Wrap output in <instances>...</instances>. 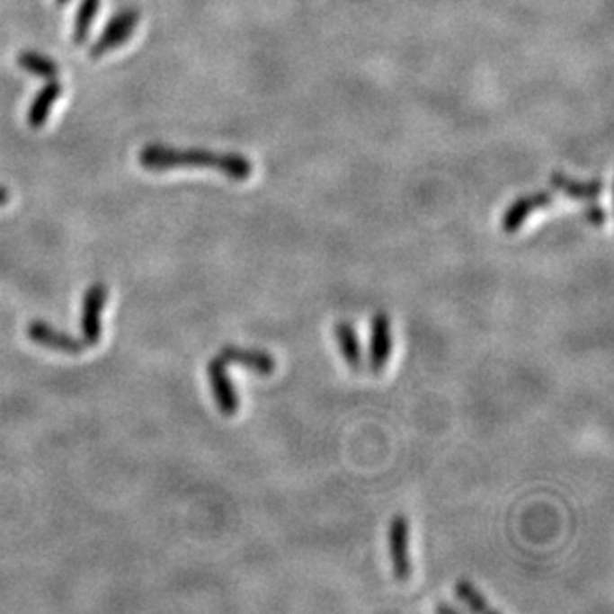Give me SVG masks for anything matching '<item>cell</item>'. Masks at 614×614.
Segmentation results:
<instances>
[{"instance_id": "obj_1", "label": "cell", "mask_w": 614, "mask_h": 614, "mask_svg": "<svg viewBox=\"0 0 614 614\" xmlns=\"http://www.w3.org/2000/svg\"><path fill=\"white\" fill-rule=\"evenodd\" d=\"M139 164L149 172H167L175 167H209L235 182H245L253 175V164L239 154H217L209 149H177L151 144L141 149Z\"/></svg>"}, {"instance_id": "obj_2", "label": "cell", "mask_w": 614, "mask_h": 614, "mask_svg": "<svg viewBox=\"0 0 614 614\" xmlns=\"http://www.w3.org/2000/svg\"><path fill=\"white\" fill-rule=\"evenodd\" d=\"M139 16L141 14L139 11H136V8H126V11H121L113 16L108 22V26L103 28L102 34L98 36V40L90 46L92 58H100V56L116 50L120 49V46H124L129 40V36L134 34L136 26L139 22Z\"/></svg>"}, {"instance_id": "obj_3", "label": "cell", "mask_w": 614, "mask_h": 614, "mask_svg": "<svg viewBox=\"0 0 614 614\" xmlns=\"http://www.w3.org/2000/svg\"><path fill=\"white\" fill-rule=\"evenodd\" d=\"M388 547L394 574L398 581H410L412 559H410V523L404 515H396L388 529Z\"/></svg>"}, {"instance_id": "obj_4", "label": "cell", "mask_w": 614, "mask_h": 614, "mask_svg": "<svg viewBox=\"0 0 614 614\" xmlns=\"http://www.w3.org/2000/svg\"><path fill=\"white\" fill-rule=\"evenodd\" d=\"M207 376H209V384L213 390V398L219 405V410L223 415H235L239 412V396L235 390V384L231 382V378L227 376L225 362L219 356H215L213 360L207 366Z\"/></svg>"}, {"instance_id": "obj_5", "label": "cell", "mask_w": 614, "mask_h": 614, "mask_svg": "<svg viewBox=\"0 0 614 614\" xmlns=\"http://www.w3.org/2000/svg\"><path fill=\"white\" fill-rule=\"evenodd\" d=\"M555 203V195L553 191H537V193H529L519 197L512 205H509V209L505 211L503 219H502V229L505 233H515L523 227V223L529 219V215L533 211H539L545 209V207H549Z\"/></svg>"}, {"instance_id": "obj_6", "label": "cell", "mask_w": 614, "mask_h": 614, "mask_svg": "<svg viewBox=\"0 0 614 614\" xmlns=\"http://www.w3.org/2000/svg\"><path fill=\"white\" fill-rule=\"evenodd\" d=\"M108 300V287L102 285H93L86 290V297H84V313H82V333H84V343L86 346H93L98 344L100 340V333H102V326H100V313L103 305H106Z\"/></svg>"}, {"instance_id": "obj_7", "label": "cell", "mask_w": 614, "mask_h": 614, "mask_svg": "<svg viewBox=\"0 0 614 614\" xmlns=\"http://www.w3.org/2000/svg\"><path fill=\"white\" fill-rule=\"evenodd\" d=\"M392 354L390 320L386 315H376L370 326V370L382 372Z\"/></svg>"}, {"instance_id": "obj_8", "label": "cell", "mask_w": 614, "mask_h": 614, "mask_svg": "<svg viewBox=\"0 0 614 614\" xmlns=\"http://www.w3.org/2000/svg\"><path fill=\"white\" fill-rule=\"evenodd\" d=\"M28 336L34 343L42 344L46 348H52V351L66 352V354H80L82 351H86V343L84 340H76L64 333H56L54 328H50L46 323H32L28 326Z\"/></svg>"}, {"instance_id": "obj_9", "label": "cell", "mask_w": 614, "mask_h": 614, "mask_svg": "<svg viewBox=\"0 0 614 614\" xmlns=\"http://www.w3.org/2000/svg\"><path fill=\"white\" fill-rule=\"evenodd\" d=\"M219 358L225 364H239L259 374H272L277 368V360L269 352L245 351L239 346H223Z\"/></svg>"}, {"instance_id": "obj_10", "label": "cell", "mask_w": 614, "mask_h": 614, "mask_svg": "<svg viewBox=\"0 0 614 614\" xmlns=\"http://www.w3.org/2000/svg\"><path fill=\"white\" fill-rule=\"evenodd\" d=\"M62 96V84L58 80H50L46 86L36 93V98L32 100V106L28 110V124L34 129L44 128L46 120L50 116V110L54 106V102Z\"/></svg>"}, {"instance_id": "obj_11", "label": "cell", "mask_w": 614, "mask_h": 614, "mask_svg": "<svg viewBox=\"0 0 614 614\" xmlns=\"http://www.w3.org/2000/svg\"><path fill=\"white\" fill-rule=\"evenodd\" d=\"M551 185L553 189H559L565 195L573 197V200H597V197L602 193V183L597 182H579V179H573L569 175H565L561 172H555L551 175Z\"/></svg>"}, {"instance_id": "obj_12", "label": "cell", "mask_w": 614, "mask_h": 614, "mask_svg": "<svg viewBox=\"0 0 614 614\" xmlns=\"http://www.w3.org/2000/svg\"><path fill=\"white\" fill-rule=\"evenodd\" d=\"M334 334L338 340L340 354L344 356L346 364L352 368V370H360L362 368V346L360 340H358L356 330L351 323H338L334 326Z\"/></svg>"}, {"instance_id": "obj_13", "label": "cell", "mask_w": 614, "mask_h": 614, "mask_svg": "<svg viewBox=\"0 0 614 614\" xmlns=\"http://www.w3.org/2000/svg\"><path fill=\"white\" fill-rule=\"evenodd\" d=\"M18 66H21L22 70L34 74L36 78H44V80H54V78H58V74H60V66L52 62L49 56L31 52V50L18 54Z\"/></svg>"}, {"instance_id": "obj_14", "label": "cell", "mask_w": 614, "mask_h": 614, "mask_svg": "<svg viewBox=\"0 0 614 614\" xmlns=\"http://www.w3.org/2000/svg\"><path fill=\"white\" fill-rule=\"evenodd\" d=\"M100 3L102 0H82L80 3L78 14H76L74 31H72V42L76 46H82L84 42L88 40L92 24H93V21H96L98 11H100Z\"/></svg>"}, {"instance_id": "obj_15", "label": "cell", "mask_w": 614, "mask_h": 614, "mask_svg": "<svg viewBox=\"0 0 614 614\" xmlns=\"http://www.w3.org/2000/svg\"><path fill=\"white\" fill-rule=\"evenodd\" d=\"M456 592H458V597L467 604V609H471L474 612L497 614L495 609L489 607V602H487V599L484 597V594H481L469 581H459L456 584Z\"/></svg>"}, {"instance_id": "obj_16", "label": "cell", "mask_w": 614, "mask_h": 614, "mask_svg": "<svg viewBox=\"0 0 614 614\" xmlns=\"http://www.w3.org/2000/svg\"><path fill=\"white\" fill-rule=\"evenodd\" d=\"M584 215H587V219L592 225H602L604 219H607V213H604L599 205H589L587 211H584Z\"/></svg>"}, {"instance_id": "obj_17", "label": "cell", "mask_w": 614, "mask_h": 614, "mask_svg": "<svg viewBox=\"0 0 614 614\" xmlns=\"http://www.w3.org/2000/svg\"><path fill=\"white\" fill-rule=\"evenodd\" d=\"M436 610L441 614V612H451V614H458L461 612V609L458 607H448V604H440V607H436Z\"/></svg>"}, {"instance_id": "obj_18", "label": "cell", "mask_w": 614, "mask_h": 614, "mask_svg": "<svg viewBox=\"0 0 614 614\" xmlns=\"http://www.w3.org/2000/svg\"><path fill=\"white\" fill-rule=\"evenodd\" d=\"M8 200H11V193H8L6 189L0 187V207L6 205V203H8Z\"/></svg>"}, {"instance_id": "obj_19", "label": "cell", "mask_w": 614, "mask_h": 614, "mask_svg": "<svg viewBox=\"0 0 614 614\" xmlns=\"http://www.w3.org/2000/svg\"><path fill=\"white\" fill-rule=\"evenodd\" d=\"M58 4H66V3H70V0H56Z\"/></svg>"}]
</instances>
